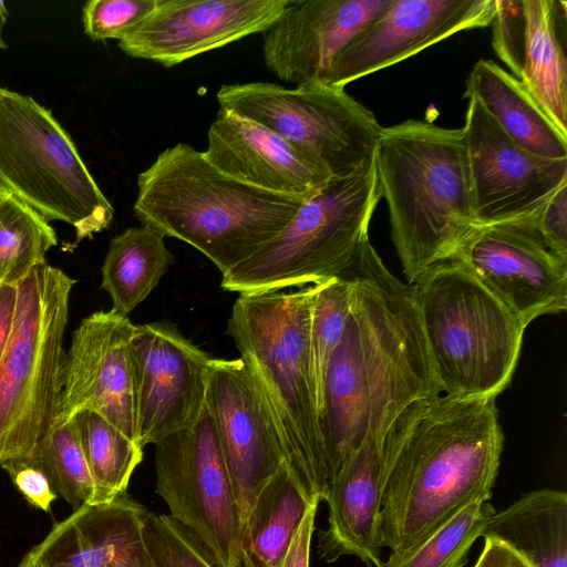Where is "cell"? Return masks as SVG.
<instances>
[{
	"instance_id": "cell-1",
	"label": "cell",
	"mask_w": 567,
	"mask_h": 567,
	"mask_svg": "<svg viewBox=\"0 0 567 567\" xmlns=\"http://www.w3.org/2000/svg\"><path fill=\"white\" fill-rule=\"evenodd\" d=\"M343 272L351 307L328 365L320 414L329 481L367 436L386 433L409 405L443 393L413 287L388 270L369 238Z\"/></svg>"
},
{
	"instance_id": "cell-2",
	"label": "cell",
	"mask_w": 567,
	"mask_h": 567,
	"mask_svg": "<svg viewBox=\"0 0 567 567\" xmlns=\"http://www.w3.org/2000/svg\"><path fill=\"white\" fill-rule=\"evenodd\" d=\"M495 400L441 394L394 420L384 441L382 548L406 551L468 504L489 501L504 443Z\"/></svg>"
},
{
	"instance_id": "cell-3",
	"label": "cell",
	"mask_w": 567,
	"mask_h": 567,
	"mask_svg": "<svg viewBox=\"0 0 567 567\" xmlns=\"http://www.w3.org/2000/svg\"><path fill=\"white\" fill-rule=\"evenodd\" d=\"M313 285L239 295L227 334L276 436L288 475L309 502L326 499V449L310 354Z\"/></svg>"
},
{
	"instance_id": "cell-4",
	"label": "cell",
	"mask_w": 567,
	"mask_h": 567,
	"mask_svg": "<svg viewBox=\"0 0 567 567\" xmlns=\"http://www.w3.org/2000/svg\"><path fill=\"white\" fill-rule=\"evenodd\" d=\"M374 161L391 238L412 286L453 260L481 227L462 128L419 120L383 127Z\"/></svg>"
},
{
	"instance_id": "cell-5",
	"label": "cell",
	"mask_w": 567,
	"mask_h": 567,
	"mask_svg": "<svg viewBox=\"0 0 567 567\" xmlns=\"http://www.w3.org/2000/svg\"><path fill=\"white\" fill-rule=\"evenodd\" d=\"M303 202L239 182L177 143L140 173L133 209L143 226L193 246L224 275L275 238Z\"/></svg>"
},
{
	"instance_id": "cell-6",
	"label": "cell",
	"mask_w": 567,
	"mask_h": 567,
	"mask_svg": "<svg viewBox=\"0 0 567 567\" xmlns=\"http://www.w3.org/2000/svg\"><path fill=\"white\" fill-rule=\"evenodd\" d=\"M412 287L442 392L496 398L515 372L524 322L456 261L432 267Z\"/></svg>"
},
{
	"instance_id": "cell-7",
	"label": "cell",
	"mask_w": 567,
	"mask_h": 567,
	"mask_svg": "<svg viewBox=\"0 0 567 567\" xmlns=\"http://www.w3.org/2000/svg\"><path fill=\"white\" fill-rule=\"evenodd\" d=\"M74 285L62 269L47 262L17 285L16 318L0 361V465L30 458L55 420Z\"/></svg>"
},
{
	"instance_id": "cell-8",
	"label": "cell",
	"mask_w": 567,
	"mask_h": 567,
	"mask_svg": "<svg viewBox=\"0 0 567 567\" xmlns=\"http://www.w3.org/2000/svg\"><path fill=\"white\" fill-rule=\"evenodd\" d=\"M381 198L374 157L343 178H331L288 225L247 260L221 275L239 295L281 291L339 277L352 262Z\"/></svg>"
},
{
	"instance_id": "cell-9",
	"label": "cell",
	"mask_w": 567,
	"mask_h": 567,
	"mask_svg": "<svg viewBox=\"0 0 567 567\" xmlns=\"http://www.w3.org/2000/svg\"><path fill=\"white\" fill-rule=\"evenodd\" d=\"M0 187L45 220L74 227L75 244L106 229L114 208L51 112L0 87Z\"/></svg>"
},
{
	"instance_id": "cell-10",
	"label": "cell",
	"mask_w": 567,
	"mask_h": 567,
	"mask_svg": "<svg viewBox=\"0 0 567 567\" xmlns=\"http://www.w3.org/2000/svg\"><path fill=\"white\" fill-rule=\"evenodd\" d=\"M216 97L220 109L275 132L332 178L347 177L372 159L383 128L342 87L250 82L223 85Z\"/></svg>"
},
{
	"instance_id": "cell-11",
	"label": "cell",
	"mask_w": 567,
	"mask_h": 567,
	"mask_svg": "<svg viewBox=\"0 0 567 567\" xmlns=\"http://www.w3.org/2000/svg\"><path fill=\"white\" fill-rule=\"evenodd\" d=\"M155 491L171 517L207 549L217 567H240L243 525L213 417L155 444Z\"/></svg>"
},
{
	"instance_id": "cell-12",
	"label": "cell",
	"mask_w": 567,
	"mask_h": 567,
	"mask_svg": "<svg viewBox=\"0 0 567 567\" xmlns=\"http://www.w3.org/2000/svg\"><path fill=\"white\" fill-rule=\"evenodd\" d=\"M135 441L144 447L192 426L206 403L213 357L175 324H135L130 341Z\"/></svg>"
},
{
	"instance_id": "cell-13",
	"label": "cell",
	"mask_w": 567,
	"mask_h": 567,
	"mask_svg": "<svg viewBox=\"0 0 567 567\" xmlns=\"http://www.w3.org/2000/svg\"><path fill=\"white\" fill-rule=\"evenodd\" d=\"M481 226L527 224L567 184V158L534 154L509 138L474 99L462 128Z\"/></svg>"
},
{
	"instance_id": "cell-14",
	"label": "cell",
	"mask_w": 567,
	"mask_h": 567,
	"mask_svg": "<svg viewBox=\"0 0 567 567\" xmlns=\"http://www.w3.org/2000/svg\"><path fill=\"white\" fill-rule=\"evenodd\" d=\"M452 261L461 264L527 327L567 308V260L529 224L481 226Z\"/></svg>"
},
{
	"instance_id": "cell-15",
	"label": "cell",
	"mask_w": 567,
	"mask_h": 567,
	"mask_svg": "<svg viewBox=\"0 0 567 567\" xmlns=\"http://www.w3.org/2000/svg\"><path fill=\"white\" fill-rule=\"evenodd\" d=\"M494 14L495 0H392L336 58L323 85L344 89L457 32L485 28Z\"/></svg>"
},
{
	"instance_id": "cell-16",
	"label": "cell",
	"mask_w": 567,
	"mask_h": 567,
	"mask_svg": "<svg viewBox=\"0 0 567 567\" xmlns=\"http://www.w3.org/2000/svg\"><path fill=\"white\" fill-rule=\"evenodd\" d=\"M289 0H157L156 9L120 49L132 58L166 68L264 33L282 14Z\"/></svg>"
},
{
	"instance_id": "cell-17",
	"label": "cell",
	"mask_w": 567,
	"mask_h": 567,
	"mask_svg": "<svg viewBox=\"0 0 567 567\" xmlns=\"http://www.w3.org/2000/svg\"><path fill=\"white\" fill-rule=\"evenodd\" d=\"M135 324L110 309L84 318L66 352L63 388L53 423L89 410L135 441L130 341ZM136 442V441H135Z\"/></svg>"
},
{
	"instance_id": "cell-18",
	"label": "cell",
	"mask_w": 567,
	"mask_h": 567,
	"mask_svg": "<svg viewBox=\"0 0 567 567\" xmlns=\"http://www.w3.org/2000/svg\"><path fill=\"white\" fill-rule=\"evenodd\" d=\"M206 405L244 530L258 495L286 467L282 454L240 358L212 359Z\"/></svg>"
},
{
	"instance_id": "cell-19",
	"label": "cell",
	"mask_w": 567,
	"mask_h": 567,
	"mask_svg": "<svg viewBox=\"0 0 567 567\" xmlns=\"http://www.w3.org/2000/svg\"><path fill=\"white\" fill-rule=\"evenodd\" d=\"M392 0H289L264 34V61L282 81L323 85L348 43Z\"/></svg>"
},
{
	"instance_id": "cell-20",
	"label": "cell",
	"mask_w": 567,
	"mask_h": 567,
	"mask_svg": "<svg viewBox=\"0 0 567 567\" xmlns=\"http://www.w3.org/2000/svg\"><path fill=\"white\" fill-rule=\"evenodd\" d=\"M207 137V159L258 189L307 200L332 178L317 161L275 132L224 109Z\"/></svg>"
},
{
	"instance_id": "cell-21",
	"label": "cell",
	"mask_w": 567,
	"mask_h": 567,
	"mask_svg": "<svg viewBox=\"0 0 567 567\" xmlns=\"http://www.w3.org/2000/svg\"><path fill=\"white\" fill-rule=\"evenodd\" d=\"M147 513L125 494L83 505L55 524L29 554L42 567H151L144 542Z\"/></svg>"
},
{
	"instance_id": "cell-22",
	"label": "cell",
	"mask_w": 567,
	"mask_h": 567,
	"mask_svg": "<svg viewBox=\"0 0 567 567\" xmlns=\"http://www.w3.org/2000/svg\"><path fill=\"white\" fill-rule=\"evenodd\" d=\"M385 434L367 436L329 481L328 526L318 546L320 558L328 563L349 555L367 567H379L382 561L379 516Z\"/></svg>"
},
{
	"instance_id": "cell-23",
	"label": "cell",
	"mask_w": 567,
	"mask_h": 567,
	"mask_svg": "<svg viewBox=\"0 0 567 567\" xmlns=\"http://www.w3.org/2000/svg\"><path fill=\"white\" fill-rule=\"evenodd\" d=\"M463 97L476 100L499 128L525 150L548 158H567V135L553 124L522 83L497 63L476 62Z\"/></svg>"
},
{
	"instance_id": "cell-24",
	"label": "cell",
	"mask_w": 567,
	"mask_h": 567,
	"mask_svg": "<svg viewBox=\"0 0 567 567\" xmlns=\"http://www.w3.org/2000/svg\"><path fill=\"white\" fill-rule=\"evenodd\" d=\"M525 44L517 79L553 124L567 135V61L565 1L522 0Z\"/></svg>"
},
{
	"instance_id": "cell-25",
	"label": "cell",
	"mask_w": 567,
	"mask_h": 567,
	"mask_svg": "<svg viewBox=\"0 0 567 567\" xmlns=\"http://www.w3.org/2000/svg\"><path fill=\"white\" fill-rule=\"evenodd\" d=\"M483 537L515 550L532 567H567V494L543 488L495 512Z\"/></svg>"
},
{
	"instance_id": "cell-26",
	"label": "cell",
	"mask_w": 567,
	"mask_h": 567,
	"mask_svg": "<svg viewBox=\"0 0 567 567\" xmlns=\"http://www.w3.org/2000/svg\"><path fill=\"white\" fill-rule=\"evenodd\" d=\"M173 261L165 237L150 226L131 227L113 237L101 282L112 310L128 316L157 287Z\"/></svg>"
},
{
	"instance_id": "cell-27",
	"label": "cell",
	"mask_w": 567,
	"mask_h": 567,
	"mask_svg": "<svg viewBox=\"0 0 567 567\" xmlns=\"http://www.w3.org/2000/svg\"><path fill=\"white\" fill-rule=\"evenodd\" d=\"M310 503L282 467L258 495L244 527L240 567H279Z\"/></svg>"
},
{
	"instance_id": "cell-28",
	"label": "cell",
	"mask_w": 567,
	"mask_h": 567,
	"mask_svg": "<svg viewBox=\"0 0 567 567\" xmlns=\"http://www.w3.org/2000/svg\"><path fill=\"white\" fill-rule=\"evenodd\" d=\"M72 420L94 481L97 504L125 494L142 462L143 447L96 412L85 410Z\"/></svg>"
},
{
	"instance_id": "cell-29",
	"label": "cell",
	"mask_w": 567,
	"mask_h": 567,
	"mask_svg": "<svg viewBox=\"0 0 567 567\" xmlns=\"http://www.w3.org/2000/svg\"><path fill=\"white\" fill-rule=\"evenodd\" d=\"M58 244L55 230L39 213L0 187V284L18 285Z\"/></svg>"
},
{
	"instance_id": "cell-30",
	"label": "cell",
	"mask_w": 567,
	"mask_h": 567,
	"mask_svg": "<svg viewBox=\"0 0 567 567\" xmlns=\"http://www.w3.org/2000/svg\"><path fill=\"white\" fill-rule=\"evenodd\" d=\"M27 461L45 474L54 493L74 511L97 505L94 481L73 420L53 423Z\"/></svg>"
},
{
	"instance_id": "cell-31",
	"label": "cell",
	"mask_w": 567,
	"mask_h": 567,
	"mask_svg": "<svg viewBox=\"0 0 567 567\" xmlns=\"http://www.w3.org/2000/svg\"><path fill=\"white\" fill-rule=\"evenodd\" d=\"M495 512L488 499L473 502L413 548L391 551L379 567H464L474 542Z\"/></svg>"
},
{
	"instance_id": "cell-32",
	"label": "cell",
	"mask_w": 567,
	"mask_h": 567,
	"mask_svg": "<svg viewBox=\"0 0 567 567\" xmlns=\"http://www.w3.org/2000/svg\"><path fill=\"white\" fill-rule=\"evenodd\" d=\"M351 298V280L346 272L313 285L309 342L319 416L328 365L344 333Z\"/></svg>"
},
{
	"instance_id": "cell-33",
	"label": "cell",
	"mask_w": 567,
	"mask_h": 567,
	"mask_svg": "<svg viewBox=\"0 0 567 567\" xmlns=\"http://www.w3.org/2000/svg\"><path fill=\"white\" fill-rule=\"evenodd\" d=\"M144 542L151 567H217L204 545L169 515L147 513Z\"/></svg>"
},
{
	"instance_id": "cell-34",
	"label": "cell",
	"mask_w": 567,
	"mask_h": 567,
	"mask_svg": "<svg viewBox=\"0 0 567 567\" xmlns=\"http://www.w3.org/2000/svg\"><path fill=\"white\" fill-rule=\"evenodd\" d=\"M157 0H90L82 9L85 33L94 41L123 40L155 9Z\"/></svg>"
},
{
	"instance_id": "cell-35",
	"label": "cell",
	"mask_w": 567,
	"mask_h": 567,
	"mask_svg": "<svg viewBox=\"0 0 567 567\" xmlns=\"http://www.w3.org/2000/svg\"><path fill=\"white\" fill-rule=\"evenodd\" d=\"M493 48L499 59L519 78L525 44V16L522 0H495Z\"/></svg>"
},
{
	"instance_id": "cell-36",
	"label": "cell",
	"mask_w": 567,
	"mask_h": 567,
	"mask_svg": "<svg viewBox=\"0 0 567 567\" xmlns=\"http://www.w3.org/2000/svg\"><path fill=\"white\" fill-rule=\"evenodd\" d=\"M527 224L551 254L567 260V184L560 186Z\"/></svg>"
},
{
	"instance_id": "cell-37",
	"label": "cell",
	"mask_w": 567,
	"mask_h": 567,
	"mask_svg": "<svg viewBox=\"0 0 567 567\" xmlns=\"http://www.w3.org/2000/svg\"><path fill=\"white\" fill-rule=\"evenodd\" d=\"M30 505L49 512L58 495L45 474L27 460H9L0 465Z\"/></svg>"
},
{
	"instance_id": "cell-38",
	"label": "cell",
	"mask_w": 567,
	"mask_h": 567,
	"mask_svg": "<svg viewBox=\"0 0 567 567\" xmlns=\"http://www.w3.org/2000/svg\"><path fill=\"white\" fill-rule=\"evenodd\" d=\"M318 505V502H312L308 506L291 537L279 567H309L310 546Z\"/></svg>"
},
{
	"instance_id": "cell-39",
	"label": "cell",
	"mask_w": 567,
	"mask_h": 567,
	"mask_svg": "<svg viewBox=\"0 0 567 567\" xmlns=\"http://www.w3.org/2000/svg\"><path fill=\"white\" fill-rule=\"evenodd\" d=\"M484 539L483 551L474 567H532L506 544L492 537Z\"/></svg>"
},
{
	"instance_id": "cell-40",
	"label": "cell",
	"mask_w": 567,
	"mask_h": 567,
	"mask_svg": "<svg viewBox=\"0 0 567 567\" xmlns=\"http://www.w3.org/2000/svg\"><path fill=\"white\" fill-rule=\"evenodd\" d=\"M18 301L17 285L1 284L0 286V361L7 349L13 322L16 318Z\"/></svg>"
},
{
	"instance_id": "cell-41",
	"label": "cell",
	"mask_w": 567,
	"mask_h": 567,
	"mask_svg": "<svg viewBox=\"0 0 567 567\" xmlns=\"http://www.w3.org/2000/svg\"><path fill=\"white\" fill-rule=\"evenodd\" d=\"M8 16H9V12L6 7V3L0 0V49L7 48V44L2 39V29L4 27Z\"/></svg>"
},
{
	"instance_id": "cell-42",
	"label": "cell",
	"mask_w": 567,
	"mask_h": 567,
	"mask_svg": "<svg viewBox=\"0 0 567 567\" xmlns=\"http://www.w3.org/2000/svg\"><path fill=\"white\" fill-rule=\"evenodd\" d=\"M18 567H42L41 564L31 555L27 554Z\"/></svg>"
},
{
	"instance_id": "cell-43",
	"label": "cell",
	"mask_w": 567,
	"mask_h": 567,
	"mask_svg": "<svg viewBox=\"0 0 567 567\" xmlns=\"http://www.w3.org/2000/svg\"><path fill=\"white\" fill-rule=\"evenodd\" d=\"M0 286H1V284H0Z\"/></svg>"
}]
</instances>
